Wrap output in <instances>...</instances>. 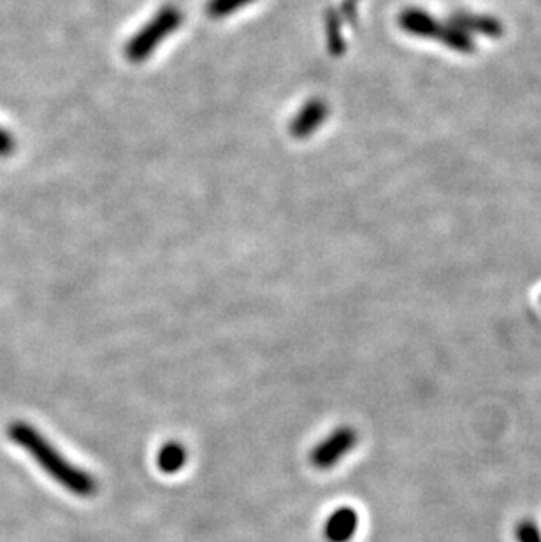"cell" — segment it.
<instances>
[{
  "label": "cell",
  "instance_id": "4",
  "mask_svg": "<svg viewBox=\"0 0 541 542\" xmlns=\"http://www.w3.org/2000/svg\"><path fill=\"white\" fill-rule=\"evenodd\" d=\"M159 469L166 474H176L187 464V450L180 443H167L162 446L157 457Z\"/></svg>",
  "mask_w": 541,
  "mask_h": 542
},
{
  "label": "cell",
  "instance_id": "2",
  "mask_svg": "<svg viewBox=\"0 0 541 542\" xmlns=\"http://www.w3.org/2000/svg\"><path fill=\"white\" fill-rule=\"evenodd\" d=\"M355 444H357V432L354 428H336L331 436L317 444V448L311 451V464L322 471L331 469L334 465L340 464V460L354 450Z\"/></svg>",
  "mask_w": 541,
  "mask_h": 542
},
{
  "label": "cell",
  "instance_id": "3",
  "mask_svg": "<svg viewBox=\"0 0 541 542\" xmlns=\"http://www.w3.org/2000/svg\"><path fill=\"white\" fill-rule=\"evenodd\" d=\"M359 527V514L352 507H340L329 516L324 534L329 542H348Z\"/></svg>",
  "mask_w": 541,
  "mask_h": 542
},
{
  "label": "cell",
  "instance_id": "5",
  "mask_svg": "<svg viewBox=\"0 0 541 542\" xmlns=\"http://www.w3.org/2000/svg\"><path fill=\"white\" fill-rule=\"evenodd\" d=\"M515 537L517 542H541V530L534 521H520L515 528Z\"/></svg>",
  "mask_w": 541,
  "mask_h": 542
},
{
  "label": "cell",
  "instance_id": "1",
  "mask_svg": "<svg viewBox=\"0 0 541 542\" xmlns=\"http://www.w3.org/2000/svg\"><path fill=\"white\" fill-rule=\"evenodd\" d=\"M8 436L13 443L18 444L22 450L27 451L36 464L43 469L53 481L64 486L67 492L76 497H92L97 493V481L90 472L83 471L78 465L69 462L58 451L57 446L25 421H13L8 427Z\"/></svg>",
  "mask_w": 541,
  "mask_h": 542
}]
</instances>
